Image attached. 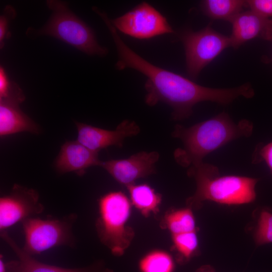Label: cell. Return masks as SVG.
I'll return each mask as SVG.
<instances>
[{"instance_id": "44dd1931", "label": "cell", "mask_w": 272, "mask_h": 272, "mask_svg": "<svg viewBox=\"0 0 272 272\" xmlns=\"http://www.w3.org/2000/svg\"><path fill=\"white\" fill-rule=\"evenodd\" d=\"M256 245L272 243V213L264 210L259 214L254 234Z\"/></svg>"}, {"instance_id": "5b68a950", "label": "cell", "mask_w": 272, "mask_h": 272, "mask_svg": "<svg viewBox=\"0 0 272 272\" xmlns=\"http://www.w3.org/2000/svg\"><path fill=\"white\" fill-rule=\"evenodd\" d=\"M46 4L52 14L38 34L55 37L89 55L103 56L108 53L107 49L98 43L92 29L69 10L65 2L50 0Z\"/></svg>"}, {"instance_id": "ac0fdd59", "label": "cell", "mask_w": 272, "mask_h": 272, "mask_svg": "<svg viewBox=\"0 0 272 272\" xmlns=\"http://www.w3.org/2000/svg\"><path fill=\"white\" fill-rule=\"evenodd\" d=\"M161 226L167 229L171 235L197 231L192 210L188 207L167 211L161 221Z\"/></svg>"}, {"instance_id": "83f0119b", "label": "cell", "mask_w": 272, "mask_h": 272, "mask_svg": "<svg viewBox=\"0 0 272 272\" xmlns=\"http://www.w3.org/2000/svg\"><path fill=\"white\" fill-rule=\"evenodd\" d=\"M271 61H272V58H271Z\"/></svg>"}, {"instance_id": "30bf717a", "label": "cell", "mask_w": 272, "mask_h": 272, "mask_svg": "<svg viewBox=\"0 0 272 272\" xmlns=\"http://www.w3.org/2000/svg\"><path fill=\"white\" fill-rule=\"evenodd\" d=\"M159 157L156 151H142L127 159L101 161L100 166L117 182L126 187L139 178L155 173V164Z\"/></svg>"}, {"instance_id": "e0dca14e", "label": "cell", "mask_w": 272, "mask_h": 272, "mask_svg": "<svg viewBox=\"0 0 272 272\" xmlns=\"http://www.w3.org/2000/svg\"><path fill=\"white\" fill-rule=\"evenodd\" d=\"M202 12L212 19L231 22L247 7L246 1L205 0L201 2Z\"/></svg>"}, {"instance_id": "603a6c76", "label": "cell", "mask_w": 272, "mask_h": 272, "mask_svg": "<svg viewBox=\"0 0 272 272\" xmlns=\"http://www.w3.org/2000/svg\"><path fill=\"white\" fill-rule=\"evenodd\" d=\"M246 2L250 10L272 18V0H249Z\"/></svg>"}, {"instance_id": "4316f807", "label": "cell", "mask_w": 272, "mask_h": 272, "mask_svg": "<svg viewBox=\"0 0 272 272\" xmlns=\"http://www.w3.org/2000/svg\"><path fill=\"white\" fill-rule=\"evenodd\" d=\"M6 262H5L3 257L1 255L0 257V272H6Z\"/></svg>"}, {"instance_id": "3957f363", "label": "cell", "mask_w": 272, "mask_h": 272, "mask_svg": "<svg viewBox=\"0 0 272 272\" xmlns=\"http://www.w3.org/2000/svg\"><path fill=\"white\" fill-rule=\"evenodd\" d=\"M196 182L194 193L186 200V207L201 208L210 200L227 205L249 203L256 198L255 186L259 179L238 176H221L217 167L203 162L192 165L187 170Z\"/></svg>"}, {"instance_id": "ba28073f", "label": "cell", "mask_w": 272, "mask_h": 272, "mask_svg": "<svg viewBox=\"0 0 272 272\" xmlns=\"http://www.w3.org/2000/svg\"><path fill=\"white\" fill-rule=\"evenodd\" d=\"M110 20L116 29L139 39H148L174 32L166 18L145 2L123 15Z\"/></svg>"}, {"instance_id": "9a60e30c", "label": "cell", "mask_w": 272, "mask_h": 272, "mask_svg": "<svg viewBox=\"0 0 272 272\" xmlns=\"http://www.w3.org/2000/svg\"><path fill=\"white\" fill-rule=\"evenodd\" d=\"M101 162L98 152L89 149L76 140L66 142L62 145L54 165L60 173L74 172L82 176L88 168L100 166Z\"/></svg>"}, {"instance_id": "484cf974", "label": "cell", "mask_w": 272, "mask_h": 272, "mask_svg": "<svg viewBox=\"0 0 272 272\" xmlns=\"http://www.w3.org/2000/svg\"><path fill=\"white\" fill-rule=\"evenodd\" d=\"M196 272H215V270L210 265H204L197 268Z\"/></svg>"}, {"instance_id": "7a4b0ae2", "label": "cell", "mask_w": 272, "mask_h": 272, "mask_svg": "<svg viewBox=\"0 0 272 272\" xmlns=\"http://www.w3.org/2000/svg\"><path fill=\"white\" fill-rule=\"evenodd\" d=\"M253 129L250 121L242 119L235 123L224 112L189 127L177 124L172 135L180 139L183 147L176 149L174 159L183 167L199 164L208 154L231 141L249 137Z\"/></svg>"}, {"instance_id": "4fadbf2b", "label": "cell", "mask_w": 272, "mask_h": 272, "mask_svg": "<svg viewBox=\"0 0 272 272\" xmlns=\"http://www.w3.org/2000/svg\"><path fill=\"white\" fill-rule=\"evenodd\" d=\"M1 237L15 253L17 259L6 262V272H113L102 261L79 268H64L41 262L26 253L10 236L7 231Z\"/></svg>"}, {"instance_id": "ffe728a7", "label": "cell", "mask_w": 272, "mask_h": 272, "mask_svg": "<svg viewBox=\"0 0 272 272\" xmlns=\"http://www.w3.org/2000/svg\"><path fill=\"white\" fill-rule=\"evenodd\" d=\"M171 236L173 247L178 254L179 261H187L197 253L198 249L197 231Z\"/></svg>"}, {"instance_id": "6da1fadb", "label": "cell", "mask_w": 272, "mask_h": 272, "mask_svg": "<svg viewBox=\"0 0 272 272\" xmlns=\"http://www.w3.org/2000/svg\"><path fill=\"white\" fill-rule=\"evenodd\" d=\"M104 23L118 53L116 69L121 71L130 68L146 77L145 102L147 105L153 106L159 102L165 103L173 109V119L181 120L188 118L192 113L193 106L200 102L209 101L221 104L232 102L234 97L232 89L202 86L151 63L124 43L109 19L105 20Z\"/></svg>"}, {"instance_id": "7c38bea8", "label": "cell", "mask_w": 272, "mask_h": 272, "mask_svg": "<svg viewBox=\"0 0 272 272\" xmlns=\"http://www.w3.org/2000/svg\"><path fill=\"white\" fill-rule=\"evenodd\" d=\"M25 100L21 88L13 89L0 98V135L1 137L21 132L38 133V125L24 114L19 105Z\"/></svg>"}, {"instance_id": "52a82bcc", "label": "cell", "mask_w": 272, "mask_h": 272, "mask_svg": "<svg viewBox=\"0 0 272 272\" xmlns=\"http://www.w3.org/2000/svg\"><path fill=\"white\" fill-rule=\"evenodd\" d=\"M179 38L185 49L187 73L193 79L223 50L231 46L230 37L216 31L210 26L196 32L185 29Z\"/></svg>"}, {"instance_id": "277c9868", "label": "cell", "mask_w": 272, "mask_h": 272, "mask_svg": "<svg viewBox=\"0 0 272 272\" xmlns=\"http://www.w3.org/2000/svg\"><path fill=\"white\" fill-rule=\"evenodd\" d=\"M131 207L129 198L121 191L108 192L98 199L96 232L101 242L116 256L125 253L134 237L128 224Z\"/></svg>"}, {"instance_id": "d6986e66", "label": "cell", "mask_w": 272, "mask_h": 272, "mask_svg": "<svg viewBox=\"0 0 272 272\" xmlns=\"http://www.w3.org/2000/svg\"><path fill=\"white\" fill-rule=\"evenodd\" d=\"M138 266L140 272H173L174 261L166 250L155 249L140 258Z\"/></svg>"}, {"instance_id": "5bb4252c", "label": "cell", "mask_w": 272, "mask_h": 272, "mask_svg": "<svg viewBox=\"0 0 272 272\" xmlns=\"http://www.w3.org/2000/svg\"><path fill=\"white\" fill-rule=\"evenodd\" d=\"M231 23L229 37L231 46L235 49L255 38L272 41V18L250 10L239 14Z\"/></svg>"}, {"instance_id": "cb8c5ba5", "label": "cell", "mask_w": 272, "mask_h": 272, "mask_svg": "<svg viewBox=\"0 0 272 272\" xmlns=\"http://www.w3.org/2000/svg\"><path fill=\"white\" fill-rule=\"evenodd\" d=\"M11 85L4 68L0 67V98L7 94Z\"/></svg>"}, {"instance_id": "2e32d148", "label": "cell", "mask_w": 272, "mask_h": 272, "mask_svg": "<svg viewBox=\"0 0 272 272\" xmlns=\"http://www.w3.org/2000/svg\"><path fill=\"white\" fill-rule=\"evenodd\" d=\"M126 187L132 206L143 216L148 217L151 214H156L158 212L162 196L150 185L146 183H133Z\"/></svg>"}, {"instance_id": "8992f818", "label": "cell", "mask_w": 272, "mask_h": 272, "mask_svg": "<svg viewBox=\"0 0 272 272\" xmlns=\"http://www.w3.org/2000/svg\"><path fill=\"white\" fill-rule=\"evenodd\" d=\"M77 217L72 214L59 219H26L22 222L25 237L23 250L32 256L57 246H74L73 226Z\"/></svg>"}, {"instance_id": "7402d4cb", "label": "cell", "mask_w": 272, "mask_h": 272, "mask_svg": "<svg viewBox=\"0 0 272 272\" xmlns=\"http://www.w3.org/2000/svg\"><path fill=\"white\" fill-rule=\"evenodd\" d=\"M264 161L272 175V142L263 145H257L252 156V163L258 164Z\"/></svg>"}, {"instance_id": "8fae6325", "label": "cell", "mask_w": 272, "mask_h": 272, "mask_svg": "<svg viewBox=\"0 0 272 272\" xmlns=\"http://www.w3.org/2000/svg\"><path fill=\"white\" fill-rule=\"evenodd\" d=\"M77 140L89 149L96 152L111 146L122 147L124 140L137 135L140 127L134 121H122L113 130L104 129L83 123L76 122Z\"/></svg>"}, {"instance_id": "9c48e42d", "label": "cell", "mask_w": 272, "mask_h": 272, "mask_svg": "<svg viewBox=\"0 0 272 272\" xmlns=\"http://www.w3.org/2000/svg\"><path fill=\"white\" fill-rule=\"evenodd\" d=\"M44 210L38 193L34 189L15 184L11 192L0 198V231L41 213Z\"/></svg>"}, {"instance_id": "d4e9b609", "label": "cell", "mask_w": 272, "mask_h": 272, "mask_svg": "<svg viewBox=\"0 0 272 272\" xmlns=\"http://www.w3.org/2000/svg\"><path fill=\"white\" fill-rule=\"evenodd\" d=\"M8 24V19L6 13L4 15H2L0 18V42L1 45L7 35Z\"/></svg>"}]
</instances>
